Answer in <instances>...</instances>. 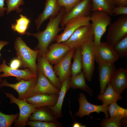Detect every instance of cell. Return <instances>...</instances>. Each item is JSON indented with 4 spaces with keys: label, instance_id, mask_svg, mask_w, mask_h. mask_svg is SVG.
Masks as SVG:
<instances>
[{
    "label": "cell",
    "instance_id": "836d02e7",
    "mask_svg": "<svg viewBox=\"0 0 127 127\" xmlns=\"http://www.w3.org/2000/svg\"><path fill=\"white\" fill-rule=\"evenodd\" d=\"M121 119L110 118H105L101 120L100 126L102 127H121L123 125Z\"/></svg>",
    "mask_w": 127,
    "mask_h": 127
},
{
    "label": "cell",
    "instance_id": "f35d334b",
    "mask_svg": "<svg viewBox=\"0 0 127 127\" xmlns=\"http://www.w3.org/2000/svg\"><path fill=\"white\" fill-rule=\"evenodd\" d=\"M4 1L5 0H0V17L3 16L7 10V7H4Z\"/></svg>",
    "mask_w": 127,
    "mask_h": 127
},
{
    "label": "cell",
    "instance_id": "5b68a950",
    "mask_svg": "<svg viewBox=\"0 0 127 127\" xmlns=\"http://www.w3.org/2000/svg\"><path fill=\"white\" fill-rule=\"evenodd\" d=\"M82 53V69L85 78L91 81L95 69V61L93 41L87 43L80 47Z\"/></svg>",
    "mask_w": 127,
    "mask_h": 127
},
{
    "label": "cell",
    "instance_id": "cb8c5ba5",
    "mask_svg": "<svg viewBox=\"0 0 127 127\" xmlns=\"http://www.w3.org/2000/svg\"><path fill=\"white\" fill-rule=\"evenodd\" d=\"M85 78L83 71L75 76L70 77V88L73 89H80L87 93L90 96H92L93 90L86 83Z\"/></svg>",
    "mask_w": 127,
    "mask_h": 127
},
{
    "label": "cell",
    "instance_id": "ba28073f",
    "mask_svg": "<svg viewBox=\"0 0 127 127\" xmlns=\"http://www.w3.org/2000/svg\"><path fill=\"white\" fill-rule=\"evenodd\" d=\"M37 79V77L28 80L22 79L16 83L11 84L5 79L0 84V88L4 86L12 88L17 92L18 99L25 100L35 95L34 90Z\"/></svg>",
    "mask_w": 127,
    "mask_h": 127
},
{
    "label": "cell",
    "instance_id": "44dd1931",
    "mask_svg": "<svg viewBox=\"0 0 127 127\" xmlns=\"http://www.w3.org/2000/svg\"><path fill=\"white\" fill-rule=\"evenodd\" d=\"M110 83L114 90L121 95L127 87V69L120 67L116 69Z\"/></svg>",
    "mask_w": 127,
    "mask_h": 127
},
{
    "label": "cell",
    "instance_id": "d6a6232c",
    "mask_svg": "<svg viewBox=\"0 0 127 127\" xmlns=\"http://www.w3.org/2000/svg\"><path fill=\"white\" fill-rule=\"evenodd\" d=\"M27 125L32 127H58L62 126L61 123L58 122H47L28 120Z\"/></svg>",
    "mask_w": 127,
    "mask_h": 127
},
{
    "label": "cell",
    "instance_id": "6da1fadb",
    "mask_svg": "<svg viewBox=\"0 0 127 127\" xmlns=\"http://www.w3.org/2000/svg\"><path fill=\"white\" fill-rule=\"evenodd\" d=\"M65 13L64 8L62 7L58 15L55 17L49 19V20L45 29L38 31L34 33L26 32L28 36H33L37 39L38 43L35 50L38 51V56H44L48 51L49 46L55 41L58 33L64 27H59L63 16Z\"/></svg>",
    "mask_w": 127,
    "mask_h": 127
},
{
    "label": "cell",
    "instance_id": "f1b7e54d",
    "mask_svg": "<svg viewBox=\"0 0 127 127\" xmlns=\"http://www.w3.org/2000/svg\"><path fill=\"white\" fill-rule=\"evenodd\" d=\"M108 107L110 118L121 119L127 117V109L120 107L117 102L111 104Z\"/></svg>",
    "mask_w": 127,
    "mask_h": 127
},
{
    "label": "cell",
    "instance_id": "7a4b0ae2",
    "mask_svg": "<svg viewBox=\"0 0 127 127\" xmlns=\"http://www.w3.org/2000/svg\"><path fill=\"white\" fill-rule=\"evenodd\" d=\"M14 46L17 57L20 61L22 66L30 69L38 76L36 61L38 55V51L31 49L20 37L16 39Z\"/></svg>",
    "mask_w": 127,
    "mask_h": 127
},
{
    "label": "cell",
    "instance_id": "60d3db41",
    "mask_svg": "<svg viewBox=\"0 0 127 127\" xmlns=\"http://www.w3.org/2000/svg\"><path fill=\"white\" fill-rule=\"evenodd\" d=\"M73 127H85L86 126L77 122H75L72 126Z\"/></svg>",
    "mask_w": 127,
    "mask_h": 127
},
{
    "label": "cell",
    "instance_id": "52a82bcc",
    "mask_svg": "<svg viewBox=\"0 0 127 127\" xmlns=\"http://www.w3.org/2000/svg\"><path fill=\"white\" fill-rule=\"evenodd\" d=\"M5 93L6 97L10 99V103L16 104L19 108V116L14 122V126L25 127L30 116L36 111V109L25 100L17 98L12 94L11 93L6 92H5Z\"/></svg>",
    "mask_w": 127,
    "mask_h": 127
},
{
    "label": "cell",
    "instance_id": "7402d4cb",
    "mask_svg": "<svg viewBox=\"0 0 127 127\" xmlns=\"http://www.w3.org/2000/svg\"><path fill=\"white\" fill-rule=\"evenodd\" d=\"M70 77L65 79L61 83V87L58 99L56 105L53 107H48L57 118H61L63 116L62 111V105L66 93L69 89Z\"/></svg>",
    "mask_w": 127,
    "mask_h": 127
},
{
    "label": "cell",
    "instance_id": "1f68e13d",
    "mask_svg": "<svg viewBox=\"0 0 127 127\" xmlns=\"http://www.w3.org/2000/svg\"><path fill=\"white\" fill-rule=\"evenodd\" d=\"M7 6L6 13L9 14L11 12L15 11L18 13H20L22 9L20 6L24 4V0H6Z\"/></svg>",
    "mask_w": 127,
    "mask_h": 127
},
{
    "label": "cell",
    "instance_id": "2e32d148",
    "mask_svg": "<svg viewBox=\"0 0 127 127\" xmlns=\"http://www.w3.org/2000/svg\"><path fill=\"white\" fill-rule=\"evenodd\" d=\"M36 64L38 70L41 72L55 87L60 90L61 83L56 76L52 65L44 56H38Z\"/></svg>",
    "mask_w": 127,
    "mask_h": 127
},
{
    "label": "cell",
    "instance_id": "4fadbf2b",
    "mask_svg": "<svg viewBox=\"0 0 127 127\" xmlns=\"http://www.w3.org/2000/svg\"><path fill=\"white\" fill-rule=\"evenodd\" d=\"M62 8L58 5L57 0H46L43 11L35 20L37 30L39 31L42 24L46 20L56 16Z\"/></svg>",
    "mask_w": 127,
    "mask_h": 127
},
{
    "label": "cell",
    "instance_id": "d6986e66",
    "mask_svg": "<svg viewBox=\"0 0 127 127\" xmlns=\"http://www.w3.org/2000/svg\"><path fill=\"white\" fill-rule=\"evenodd\" d=\"M59 94H36L25 100L32 105L36 109L54 106L57 102Z\"/></svg>",
    "mask_w": 127,
    "mask_h": 127
},
{
    "label": "cell",
    "instance_id": "484cf974",
    "mask_svg": "<svg viewBox=\"0 0 127 127\" xmlns=\"http://www.w3.org/2000/svg\"><path fill=\"white\" fill-rule=\"evenodd\" d=\"M92 12L97 10L105 12L113 16L112 10L115 6L112 0H91Z\"/></svg>",
    "mask_w": 127,
    "mask_h": 127
},
{
    "label": "cell",
    "instance_id": "9c48e42d",
    "mask_svg": "<svg viewBox=\"0 0 127 127\" xmlns=\"http://www.w3.org/2000/svg\"><path fill=\"white\" fill-rule=\"evenodd\" d=\"M94 51L95 61L98 64L114 63L119 58L113 47L107 42H101L95 45Z\"/></svg>",
    "mask_w": 127,
    "mask_h": 127
},
{
    "label": "cell",
    "instance_id": "30bf717a",
    "mask_svg": "<svg viewBox=\"0 0 127 127\" xmlns=\"http://www.w3.org/2000/svg\"><path fill=\"white\" fill-rule=\"evenodd\" d=\"M79 107L78 111L75 114V116L82 118L85 115H89L94 112L99 113L100 112H103L105 115V118H109L108 112V106H106L103 104L97 105L89 103L86 99L84 94L80 93L78 97Z\"/></svg>",
    "mask_w": 127,
    "mask_h": 127
},
{
    "label": "cell",
    "instance_id": "277c9868",
    "mask_svg": "<svg viewBox=\"0 0 127 127\" xmlns=\"http://www.w3.org/2000/svg\"><path fill=\"white\" fill-rule=\"evenodd\" d=\"M107 42L113 47L127 36V15H123L109 25Z\"/></svg>",
    "mask_w": 127,
    "mask_h": 127
},
{
    "label": "cell",
    "instance_id": "d590c367",
    "mask_svg": "<svg viewBox=\"0 0 127 127\" xmlns=\"http://www.w3.org/2000/svg\"><path fill=\"white\" fill-rule=\"evenodd\" d=\"M112 12L114 16L127 15V6H115Z\"/></svg>",
    "mask_w": 127,
    "mask_h": 127
},
{
    "label": "cell",
    "instance_id": "8d00e7d4",
    "mask_svg": "<svg viewBox=\"0 0 127 127\" xmlns=\"http://www.w3.org/2000/svg\"><path fill=\"white\" fill-rule=\"evenodd\" d=\"M22 66L21 62L17 57L12 60L9 64V67L11 68L17 69Z\"/></svg>",
    "mask_w": 127,
    "mask_h": 127
},
{
    "label": "cell",
    "instance_id": "8fae6325",
    "mask_svg": "<svg viewBox=\"0 0 127 127\" xmlns=\"http://www.w3.org/2000/svg\"><path fill=\"white\" fill-rule=\"evenodd\" d=\"M91 0H81L68 12L64 13L60 23L62 27H64L67 23L74 18L90 16L91 13Z\"/></svg>",
    "mask_w": 127,
    "mask_h": 127
},
{
    "label": "cell",
    "instance_id": "5bb4252c",
    "mask_svg": "<svg viewBox=\"0 0 127 127\" xmlns=\"http://www.w3.org/2000/svg\"><path fill=\"white\" fill-rule=\"evenodd\" d=\"M0 72H3V74H0L1 78L15 77L18 81L22 79L28 80L37 77L34 72L28 68L20 70L11 68L6 64L5 60H4L2 63L0 65Z\"/></svg>",
    "mask_w": 127,
    "mask_h": 127
},
{
    "label": "cell",
    "instance_id": "603a6c76",
    "mask_svg": "<svg viewBox=\"0 0 127 127\" xmlns=\"http://www.w3.org/2000/svg\"><path fill=\"white\" fill-rule=\"evenodd\" d=\"M97 98L102 102L103 104L106 106L122 99L121 95L114 90L110 82L107 85L104 92L98 95Z\"/></svg>",
    "mask_w": 127,
    "mask_h": 127
},
{
    "label": "cell",
    "instance_id": "9a60e30c",
    "mask_svg": "<svg viewBox=\"0 0 127 127\" xmlns=\"http://www.w3.org/2000/svg\"><path fill=\"white\" fill-rule=\"evenodd\" d=\"M74 51V49H70L62 60L54 65L53 67L61 83L65 79L71 75V61Z\"/></svg>",
    "mask_w": 127,
    "mask_h": 127
},
{
    "label": "cell",
    "instance_id": "83f0119b",
    "mask_svg": "<svg viewBox=\"0 0 127 127\" xmlns=\"http://www.w3.org/2000/svg\"><path fill=\"white\" fill-rule=\"evenodd\" d=\"M19 18L16 20V23L12 24L11 28L14 32L20 35L25 34L30 22V19L22 15H19Z\"/></svg>",
    "mask_w": 127,
    "mask_h": 127
},
{
    "label": "cell",
    "instance_id": "8992f818",
    "mask_svg": "<svg viewBox=\"0 0 127 127\" xmlns=\"http://www.w3.org/2000/svg\"><path fill=\"white\" fill-rule=\"evenodd\" d=\"M94 40V33L90 23L78 28L67 40L62 43L67 46L71 49H74Z\"/></svg>",
    "mask_w": 127,
    "mask_h": 127
},
{
    "label": "cell",
    "instance_id": "ffe728a7",
    "mask_svg": "<svg viewBox=\"0 0 127 127\" xmlns=\"http://www.w3.org/2000/svg\"><path fill=\"white\" fill-rule=\"evenodd\" d=\"M60 90L55 87L41 72L38 71L37 79L34 92L35 94L56 95Z\"/></svg>",
    "mask_w": 127,
    "mask_h": 127
},
{
    "label": "cell",
    "instance_id": "3957f363",
    "mask_svg": "<svg viewBox=\"0 0 127 127\" xmlns=\"http://www.w3.org/2000/svg\"><path fill=\"white\" fill-rule=\"evenodd\" d=\"M90 16V21L94 35L95 45L99 43L107 28L111 23V16L107 12L99 10L92 12Z\"/></svg>",
    "mask_w": 127,
    "mask_h": 127
},
{
    "label": "cell",
    "instance_id": "ab89813d",
    "mask_svg": "<svg viewBox=\"0 0 127 127\" xmlns=\"http://www.w3.org/2000/svg\"><path fill=\"white\" fill-rule=\"evenodd\" d=\"M8 42L7 41L0 40V51L2 48L5 46L7 45L8 44ZM1 54L0 53V56ZM2 80L0 77V82L2 81Z\"/></svg>",
    "mask_w": 127,
    "mask_h": 127
},
{
    "label": "cell",
    "instance_id": "e0dca14e",
    "mask_svg": "<svg viewBox=\"0 0 127 127\" xmlns=\"http://www.w3.org/2000/svg\"><path fill=\"white\" fill-rule=\"evenodd\" d=\"M48 49L44 56L52 65L60 61L71 49L67 46L57 42L50 45Z\"/></svg>",
    "mask_w": 127,
    "mask_h": 127
},
{
    "label": "cell",
    "instance_id": "4dcf8cb0",
    "mask_svg": "<svg viewBox=\"0 0 127 127\" xmlns=\"http://www.w3.org/2000/svg\"><path fill=\"white\" fill-rule=\"evenodd\" d=\"M19 114L7 115L0 111V127H10L18 118Z\"/></svg>",
    "mask_w": 127,
    "mask_h": 127
},
{
    "label": "cell",
    "instance_id": "4316f807",
    "mask_svg": "<svg viewBox=\"0 0 127 127\" xmlns=\"http://www.w3.org/2000/svg\"><path fill=\"white\" fill-rule=\"evenodd\" d=\"M72 58L73 61L71 68L72 77L77 75L82 71V53L80 47L74 49Z\"/></svg>",
    "mask_w": 127,
    "mask_h": 127
},
{
    "label": "cell",
    "instance_id": "ac0fdd59",
    "mask_svg": "<svg viewBox=\"0 0 127 127\" xmlns=\"http://www.w3.org/2000/svg\"><path fill=\"white\" fill-rule=\"evenodd\" d=\"M100 94H103L116 70L114 63H104L98 64Z\"/></svg>",
    "mask_w": 127,
    "mask_h": 127
},
{
    "label": "cell",
    "instance_id": "b9f144b4",
    "mask_svg": "<svg viewBox=\"0 0 127 127\" xmlns=\"http://www.w3.org/2000/svg\"></svg>",
    "mask_w": 127,
    "mask_h": 127
},
{
    "label": "cell",
    "instance_id": "74e56055",
    "mask_svg": "<svg viewBox=\"0 0 127 127\" xmlns=\"http://www.w3.org/2000/svg\"><path fill=\"white\" fill-rule=\"evenodd\" d=\"M115 6H127V0H112Z\"/></svg>",
    "mask_w": 127,
    "mask_h": 127
},
{
    "label": "cell",
    "instance_id": "7c38bea8",
    "mask_svg": "<svg viewBox=\"0 0 127 127\" xmlns=\"http://www.w3.org/2000/svg\"><path fill=\"white\" fill-rule=\"evenodd\" d=\"M90 22V16L79 17L70 20L65 24L63 32L57 36L55 41L59 43L65 41L77 29L89 24Z\"/></svg>",
    "mask_w": 127,
    "mask_h": 127
},
{
    "label": "cell",
    "instance_id": "d4e9b609",
    "mask_svg": "<svg viewBox=\"0 0 127 127\" xmlns=\"http://www.w3.org/2000/svg\"><path fill=\"white\" fill-rule=\"evenodd\" d=\"M57 119L53 113L42 107L36 109L30 116L29 120L53 122H57Z\"/></svg>",
    "mask_w": 127,
    "mask_h": 127
},
{
    "label": "cell",
    "instance_id": "f546056e",
    "mask_svg": "<svg viewBox=\"0 0 127 127\" xmlns=\"http://www.w3.org/2000/svg\"><path fill=\"white\" fill-rule=\"evenodd\" d=\"M119 57L127 56V36L123 38L113 47Z\"/></svg>",
    "mask_w": 127,
    "mask_h": 127
},
{
    "label": "cell",
    "instance_id": "e575fe53",
    "mask_svg": "<svg viewBox=\"0 0 127 127\" xmlns=\"http://www.w3.org/2000/svg\"><path fill=\"white\" fill-rule=\"evenodd\" d=\"M81 0H57L58 5L60 7H63L65 13L69 12Z\"/></svg>",
    "mask_w": 127,
    "mask_h": 127
}]
</instances>
